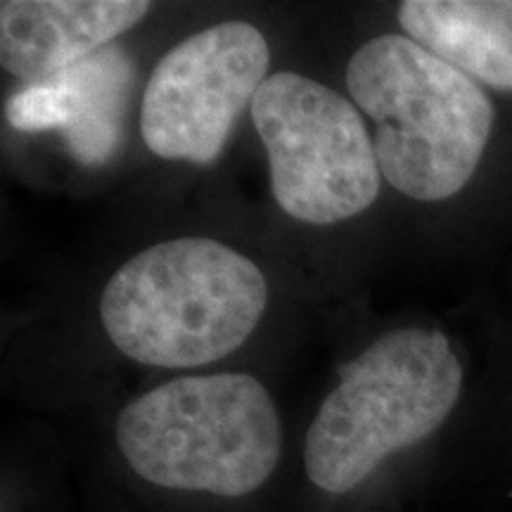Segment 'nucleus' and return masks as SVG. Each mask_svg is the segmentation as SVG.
Listing matches in <instances>:
<instances>
[{
	"instance_id": "nucleus-1",
	"label": "nucleus",
	"mask_w": 512,
	"mask_h": 512,
	"mask_svg": "<svg viewBox=\"0 0 512 512\" xmlns=\"http://www.w3.org/2000/svg\"><path fill=\"white\" fill-rule=\"evenodd\" d=\"M347 86L375 121L382 178L408 200H458L482 174L498 107L453 64L406 34H382L351 55Z\"/></svg>"
},
{
	"instance_id": "nucleus-2",
	"label": "nucleus",
	"mask_w": 512,
	"mask_h": 512,
	"mask_svg": "<svg viewBox=\"0 0 512 512\" xmlns=\"http://www.w3.org/2000/svg\"><path fill=\"white\" fill-rule=\"evenodd\" d=\"M304 441V470L325 494L361 486L382 463L425 444L465 392V361L439 328L384 332L347 366Z\"/></svg>"
},
{
	"instance_id": "nucleus-3",
	"label": "nucleus",
	"mask_w": 512,
	"mask_h": 512,
	"mask_svg": "<svg viewBox=\"0 0 512 512\" xmlns=\"http://www.w3.org/2000/svg\"><path fill=\"white\" fill-rule=\"evenodd\" d=\"M268 285L252 259L211 238H178L128 259L100 297L107 337L143 366H209L247 342Z\"/></svg>"
},
{
	"instance_id": "nucleus-4",
	"label": "nucleus",
	"mask_w": 512,
	"mask_h": 512,
	"mask_svg": "<svg viewBox=\"0 0 512 512\" xmlns=\"http://www.w3.org/2000/svg\"><path fill=\"white\" fill-rule=\"evenodd\" d=\"M117 446L159 489L242 498L278 467L283 425L256 377L185 375L128 403L117 418Z\"/></svg>"
},
{
	"instance_id": "nucleus-5",
	"label": "nucleus",
	"mask_w": 512,
	"mask_h": 512,
	"mask_svg": "<svg viewBox=\"0 0 512 512\" xmlns=\"http://www.w3.org/2000/svg\"><path fill=\"white\" fill-rule=\"evenodd\" d=\"M249 107L268 152L271 192L287 216L330 226L377 200L375 145L347 98L302 74L275 72Z\"/></svg>"
},
{
	"instance_id": "nucleus-6",
	"label": "nucleus",
	"mask_w": 512,
	"mask_h": 512,
	"mask_svg": "<svg viewBox=\"0 0 512 512\" xmlns=\"http://www.w3.org/2000/svg\"><path fill=\"white\" fill-rule=\"evenodd\" d=\"M268 64L271 48L254 24L223 22L188 36L157 62L145 86V145L162 159L214 162L268 79Z\"/></svg>"
},
{
	"instance_id": "nucleus-7",
	"label": "nucleus",
	"mask_w": 512,
	"mask_h": 512,
	"mask_svg": "<svg viewBox=\"0 0 512 512\" xmlns=\"http://www.w3.org/2000/svg\"><path fill=\"white\" fill-rule=\"evenodd\" d=\"M133 64L117 46L102 48L50 79L24 86L8 105L19 131H62L83 164H102L117 150Z\"/></svg>"
},
{
	"instance_id": "nucleus-8",
	"label": "nucleus",
	"mask_w": 512,
	"mask_h": 512,
	"mask_svg": "<svg viewBox=\"0 0 512 512\" xmlns=\"http://www.w3.org/2000/svg\"><path fill=\"white\" fill-rule=\"evenodd\" d=\"M150 10L140 0H3L0 62L34 86L100 53Z\"/></svg>"
},
{
	"instance_id": "nucleus-9",
	"label": "nucleus",
	"mask_w": 512,
	"mask_h": 512,
	"mask_svg": "<svg viewBox=\"0 0 512 512\" xmlns=\"http://www.w3.org/2000/svg\"><path fill=\"white\" fill-rule=\"evenodd\" d=\"M396 19L484 91L512 98V0H406Z\"/></svg>"
}]
</instances>
